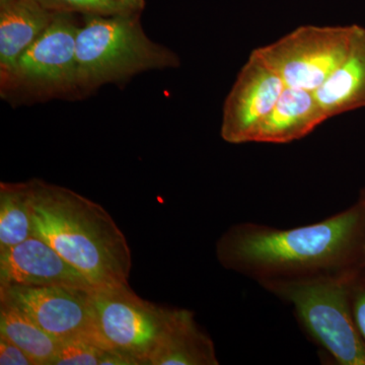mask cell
Instances as JSON below:
<instances>
[{
    "mask_svg": "<svg viewBox=\"0 0 365 365\" xmlns=\"http://www.w3.org/2000/svg\"><path fill=\"white\" fill-rule=\"evenodd\" d=\"M215 256L223 268L260 285L357 270L365 266V211L356 201L304 227L235 223L216 242Z\"/></svg>",
    "mask_w": 365,
    "mask_h": 365,
    "instance_id": "6da1fadb",
    "label": "cell"
},
{
    "mask_svg": "<svg viewBox=\"0 0 365 365\" xmlns=\"http://www.w3.org/2000/svg\"><path fill=\"white\" fill-rule=\"evenodd\" d=\"M34 235L47 242L96 288L128 283L130 247L102 205L73 190L29 180Z\"/></svg>",
    "mask_w": 365,
    "mask_h": 365,
    "instance_id": "7a4b0ae2",
    "label": "cell"
},
{
    "mask_svg": "<svg viewBox=\"0 0 365 365\" xmlns=\"http://www.w3.org/2000/svg\"><path fill=\"white\" fill-rule=\"evenodd\" d=\"M141 13L81 16L76 61L83 97L106 85H122L143 72L178 68L176 52L148 37Z\"/></svg>",
    "mask_w": 365,
    "mask_h": 365,
    "instance_id": "3957f363",
    "label": "cell"
},
{
    "mask_svg": "<svg viewBox=\"0 0 365 365\" xmlns=\"http://www.w3.org/2000/svg\"><path fill=\"white\" fill-rule=\"evenodd\" d=\"M359 270L273 281L261 287L294 307L307 335L336 364L365 365V340L355 323L351 306L352 281Z\"/></svg>",
    "mask_w": 365,
    "mask_h": 365,
    "instance_id": "277c9868",
    "label": "cell"
},
{
    "mask_svg": "<svg viewBox=\"0 0 365 365\" xmlns=\"http://www.w3.org/2000/svg\"><path fill=\"white\" fill-rule=\"evenodd\" d=\"M81 16L58 13L49 28L0 72V97L13 107L85 98L79 86L76 35Z\"/></svg>",
    "mask_w": 365,
    "mask_h": 365,
    "instance_id": "5b68a950",
    "label": "cell"
},
{
    "mask_svg": "<svg viewBox=\"0 0 365 365\" xmlns=\"http://www.w3.org/2000/svg\"><path fill=\"white\" fill-rule=\"evenodd\" d=\"M90 299L106 349L127 355L138 365H150L178 309L141 299L129 283L93 288Z\"/></svg>",
    "mask_w": 365,
    "mask_h": 365,
    "instance_id": "8992f818",
    "label": "cell"
},
{
    "mask_svg": "<svg viewBox=\"0 0 365 365\" xmlns=\"http://www.w3.org/2000/svg\"><path fill=\"white\" fill-rule=\"evenodd\" d=\"M359 29L302 26L257 51L287 86L314 91L344 61Z\"/></svg>",
    "mask_w": 365,
    "mask_h": 365,
    "instance_id": "52a82bcc",
    "label": "cell"
},
{
    "mask_svg": "<svg viewBox=\"0 0 365 365\" xmlns=\"http://www.w3.org/2000/svg\"><path fill=\"white\" fill-rule=\"evenodd\" d=\"M90 292L62 287L0 285V302L20 309L60 343L88 338L105 348L96 325Z\"/></svg>",
    "mask_w": 365,
    "mask_h": 365,
    "instance_id": "ba28073f",
    "label": "cell"
},
{
    "mask_svg": "<svg viewBox=\"0 0 365 365\" xmlns=\"http://www.w3.org/2000/svg\"><path fill=\"white\" fill-rule=\"evenodd\" d=\"M287 88L282 78L254 50L237 74L222 108L220 136L225 143H253L262 122Z\"/></svg>",
    "mask_w": 365,
    "mask_h": 365,
    "instance_id": "9c48e42d",
    "label": "cell"
},
{
    "mask_svg": "<svg viewBox=\"0 0 365 365\" xmlns=\"http://www.w3.org/2000/svg\"><path fill=\"white\" fill-rule=\"evenodd\" d=\"M13 284L83 290L96 288L78 269L37 235L0 253V285Z\"/></svg>",
    "mask_w": 365,
    "mask_h": 365,
    "instance_id": "30bf717a",
    "label": "cell"
},
{
    "mask_svg": "<svg viewBox=\"0 0 365 365\" xmlns=\"http://www.w3.org/2000/svg\"><path fill=\"white\" fill-rule=\"evenodd\" d=\"M326 120L314 91L287 86L262 122L253 143L283 144L299 140Z\"/></svg>",
    "mask_w": 365,
    "mask_h": 365,
    "instance_id": "8fae6325",
    "label": "cell"
},
{
    "mask_svg": "<svg viewBox=\"0 0 365 365\" xmlns=\"http://www.w3.org/2000/svg\"><path fill=\"white\" fill-rule=\"evenodd\" d=\"M57 14L39 0H0V72L13 66Z\"/></svg>",
    "mask_w": 365,
    "mask_h": 365,
    "instance_id": "7c38bea8",
    "label": "cell"
},
{
    "mask_svg": "<svg viewBox=\"0 0 365 365\" xmlns=\"http://www.w3.org/2000/svg\"><path fill=\"white\" fill-rule=\"evenodd\" d=\"M327 117L365 108V29L359 26L344 61L314 91Z\"/></svg>",
    "mask_w": 365,
    "mask_h": 365,
    "instance_id": "4fadbf2b",
    "label": "cell"
},
{
    "mask_svg": "<svg viewBox=\"0 0 365 365\" xmlns=\"http://www.w3.org/2000/svg\"><path fill=\"white\" fill-rule=\"evenodd\" d=\"M212 339L196 323L193 312L178 309L150 365H218Z\"/></svg>",
    "mask_w": 365,
    "mask_h": 365,
    "instance_id": "5bb4252c",
    "label": "cell"
},
{
    "mask_svg": "<svg viewBox=\"0 0 365 365\" xmlns=\"http://www.w3.org/2000/svg\"><path fill=\"white\" fill-rule=\"evenodd\" d=\"M0 337L14 343L35 365H54L60 342L18 307L0 302Z\"/></svg>",
    "mask_w": 365,
    "mask_h": 365,
    "instance_id": "9a60e30c",
    "label": "cell"
},
{
    "mask_svg": "<svg viewBox=\"0 0 365 365\" xmlns=\"http://www.w3.org/2000/svg\"><path fill=\"white\" fill-rule=\"evenodd\" d=\"M32 235L28 182H0V253Z\"/></svg>",
    "mask_w": 365,
    "mask_h": 365,
    "instance_id": "2e32d148",
    "label": "cell"
},
{
    "mask_svg": "<svg viewBox=\"0 0 365 365\" xmlns=\"http://www.w3.org/2000/svg\"><path fill=\"white\" fill-rule=\"evenodd\" d=\"M55 13L86 16H114V14L141 13L145 0H39Z\"/></svg>",
    "mask_w": 365,
    "mask_h": 365,
    "instance_id": "e0dca14e",
    "label": "cell"
},
{
    "mask_svg": "<svg viewBox=\"0 0 365 365\" xmlns=\"http://www.w3.org/2000/svg\"><path fill=\"white\" fill-rule=\"evenodd\" d=\"M110 350L88 338H74L60 343L54 365H102Z\"/></svg>",
    "mask_w": 365,
    "mask_h": 365,
    "instance_id": "ac0fdd59",
    "label": "cell"
},
{
    "mask_svg": "<svg viewBox=\"0 0 365 365\" xmlns=\"http://www.w3.org/2000/svg\"><path fill=\"white\" fill-rule=\"evenodd\" d=\"M351 306L355 323L365 340V266L359 269L353 278Z\"/></svg>",
    "mask_w": 365,
    "mask_h": 365,
    "instance_id": "d6986e66",
    "label": "cell"
},
{
    "mask_svg": "<svg viewBox=\"0 0 365 365\" xmlns=\"http://www.w3.org/2000/svg\"><path fill=\"white\" fill-rule=\"evenodd\" d=\"M0 365H35L19 346L0 337Z\"/></svg>",
    "mask_w": 365,
    "mask_h": 365,
    "instance_id": "ffe728a7",
    "label": "cell"
},
{
    "mask_svg": "<svg viewBox=\"0 0 365 365\" xmlns=\"http://www.w3.org/2000/svg\"><path fill=\"white\" fill-rule=\"evenodd\" d=\"M357 201L361 204V206L364 207L365 211V187L364 189H361V191L359 192V200Z\"/></svg>",
    "mask_w": 365,
    "mask_h": 365,
    "instance_id": "44dd1931",
    "label": "cell"
}]
</instances>
